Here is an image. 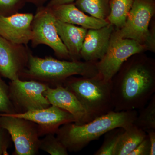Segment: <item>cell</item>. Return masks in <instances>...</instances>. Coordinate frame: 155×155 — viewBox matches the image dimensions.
Wrapping results in <instances>:
<instances>
[{"label": "cell", "mask_w": 155, "mask_h": 155, "mask_svg": "<svg viewBox=\"0 0 155 155\" xmlns=\"http://www.w3.org/2000/svg\"><path fill=\"white\" fill-rule=\"evenodd\" d=\"M111 79L116 112L140 110L155 92L154 70L145 61H125Z\"/></svg>", "instance_id": "cell-1"}, {"label": "cell", "mask_w": 155, "mask_h": 155, "mask_svg": "<svg viewBox=\"0 0 155 155\" xmlns=\"http://www.w3.org/2000/svg\"><path fill=\"white\" fill-rule=\"evenodd\" d=\"M137 114L136 110L113 111L81 125L74 122L64 124L55 134L68 151L77 152L109 130L116 127L125 129L133 124Z\"/></svg>", "instance_id": "cell-2"}, {"label": "cell", "mask_w": 155, "mask_h": 155, "mask_svg": "<svg viewBox=\"0 0 155 155\" xmlns=\"http://www.w3.org/2000/svg\"><path fill=\"white\" fill-rule=\"evenodd\" d=\"M96 63L61 61L51 56L39 58L31 52L27 67L22 71L19 78L37 81L50 87H55L63 85L67 78L73 75L93 77L99 75Z\"/></svg>", "instance_id": "cell-3"}, {"label": "cell", "mask_w": 155, "mask_h": 155, "mask_svg": "<svg viewBox=\"0 0 155 155\" xmlns=\"http://www.w3.org/2000/svg\"><path fill=\"white\" fill-rule=\"evenodd\" d=\"M63 86L72 92L86 112L87 122L114 111L111 80L100 75L67 78Z\"/></svg>", "instance_id": "cell-4"}, {"label": "cell", "mask_w": 155, "mask_h": 155, "mask_svg": "<svg viewBox=\"0 0 155 155\" xmlns=\"http://www.w3.org/2000/svg\"><path fill=\"white\" fill-rule=\"evenodd\" d=\"M154 11L153 0H134L125 24L117 29L119 35L153 49L154 38L150 32L149 25Z\"/></svg>", "instance_id": "cell-5"}, {"label": "cell", "mask_w": 155, "mask_h": 155, "mask_svg": "<svg viewBox=\"0 0 155 155\" xmlns=\"http://www.w3.org/2000/svg\"><path fill=\"white\" fill-rule=\"evenodd\" d=\"M147 48L134 40L122 38L118 31H114L107 53L96 63L99 74L104 80L111 81L125 61Z\"/></svg>", "instance_id": "cell-6"}, {"label": "cell", "mask_w": 155, "mask_h": 155, "mask_svg": "<svg viewBox=\"0 0 155 155\" xmlns=\"http://www.w3.org/2000/svg\"><path fill=\"white\" fill-rule=\"evenodd\" d=\"M0 127L8 131L14 143L13 154L35 155L38 153L41 136L35 123L10 114H1Z\"/></svg>", "instance_id": "cell-7"}, {"label": "cell", "mask_w": 155, "mask_h": 155, "mask_svg": "<svg viewBox=\"0 0 155 155\" xmlns=\"http://www.w3.org/2000/svg\"><path fill=\"white\" fill-rule=\"evenodd\" d=\"M56 18L50 8H37L31 23V45H45L51 48L58 58L70 59L69 52L59 36L55 25Z\"/></svg>", "instance_id": "cell-8"}, {"label": "cell", "mask_w": 155, "mask_h": 155, "mask_svg": "<svg viewBox=\"0 0 155 155\" xmlns=\"http://www.w3.org/2000/svg\"><path fill=\"white\" fill-rule=\"evenodd\" d=\"M8 85L10 98L17 114L47 108L51 105L44 95V92L49 86L45 84L18 78L11 81Z\"/></svg>", "instance_id": "cell-9"}, {"label": "cell", "mask_w": 155, "mask_h": 155, "mask_svg": "<svg viewBox=\"0 0 155 155\" xmlns=\"http://www.w3.org/2000/svg\"><path fill=\"white\" fill-rule=\"evenodd\" d=\"M30 53L27 46L13 43L0 36V75L10 81L19 78L27 67Z\"/></svg>", "instance_id": "cell-10"}, {"label": "cell", "mask_w": 155, "mask_h": 155, "mask_svg": "<svg viewBox=\"0 0 155 155\" xmlns=\"http://www.w3.org/2000/svg\"><path fill=\"white\" fill-rule=\"evenodd\" d=\"M27 119L38 126L41 136L48 134H55L59 127L67 123H75L74 116L65 110L55 106L22 113L11 114Z\"/></svg>", "instance_id": "cell-11"}, {"label": "cell", "mask_w": 155, "mask_h": 155, "mask_svg": "<svg viewBox=\"0 0 155 155\" xmlns=\"http://www.w3.org/2000/svg\"><path fill=\"white\" fill-rule=\"evenodd\" d=\"M32 13H16L11 16H0V36L8 41L27 45L32 38Z\"/></svg>", "instance_id": "cell-12"}, {"label": "cell", "mask_w": 155, "mask_h": 155, "mask_svg": "<svg viewBox=\"0 0 155 155\" xmlns=\"http://www.w3.org/2000/svg\"><path fill=\"white\" fill-rule=\"evenodd\" d=\"M114 25H107L96 29H89L84 41L80 57L87 62L99 61L105 55L110 45Z\"/></svg>", "instance_id": "cell-13"}, {"label": "cell", "mask_w": 155, "mask_h": 155, "mask_svg": "<svg viewBox=\"0 0 155 155\" xmlns=\"http://www.w3.org/2000/svg\"><path fill=\"white\" fill-rule=\"evenodd\" d=\"M44 95L51 105L56 106L69 112L74 116L75 124L87 123L86 112L75 95L63 85L48 87Z\"/></svg>", "instance_id": "cell-14"}, {"label": "cell", "mask_w": 155, "mask_h": 155, "mask_svg": "<svg viewBox=\"0 0 155 155\" xmlns=\"http://www.w3.org/2000/svg\"><path fill=\"white\" fill-rule=\"evenodd\" d=\"M49 8L58 20L73 25H79L87 29H99L110 23L106 20L86 15L78 8L74 3Z\"/></svg>", "instance_id": "cell-15"}, {"label": "cell", "mask_w": 155, "mask_h": 155, "mask_svg": "<svg viewBox=\"0 0 155 155\" xmlns=\"http://www.w3.org/2000/svg\"><path fill=\"white\" fill-rule=\"evenodd\" d=\"M55 25L59 36L69 52L70 59L72 61H79L87 29L57 19Z\"/></svg>", "instance_id": "cell-16"}, {"label": "cell", "mask_w": 155, "mask_h": 155, "mask_svg": "<svg viewBox=\"0 0 155 155\" xmlns=\"http://www.w3.org/2000/svg\"><path fill=\"white\" fill-rule=\"evenodd\" d=\"M124 129L116 146L114 155H129L147 136L145 131L133 124Z\"/></svg>", "instance_id": "cell-17"}, {"label": "cell", "mask_w": 155, "mask_h": 155, "mask_svg": "<svg viewBox=\"0 0 155 155\" xmlns=\"http://www.w3.org/2000/svg\"><path fill=\"white\" fill-rule=\"evenodd\" d=\"M134 0H110V11L107 18L109 22L117 29L125 24Z\"/></svg>", "instance_id": "cell-18"}, {"label": "cell", "mask_w": 155, "mask_h": 155, "mask_svg": "<svg viewBox=\"0 0 155 155\" xmlns=\"http://www.w3.org/2000/svg\"><path fill=\"white\" fill-rule=\"evenodd\" d=\"M110 0H75V5L84 13L106 20L110 13Z\"/></svg>", "instance_id": "cell-19"}, {"label": "cell", "mask_w": 155, "mask_h": 155, "mask_svg": "<svg viewBox=\"0 0 155 155\" xmlns=\"http://www.w3.org/2000/svg\"><path fill=\"white\" fill-rule=\"evenodd\" d=\"M133 122L134 125L146 131L155 129V95L151 98L144 107L140 109Z\"/></svg>", "instance_id": "cell-20"}, {"label": "cell", "mask_w": 155, "mask_h": 155, "mask_svg": "<svg viewBox=\"0 0 155 155\" xmlns=\"http://www.w3.org/2000/svg\"><path fill=\"white\" fill-rule=\"evenodd\" d=\"M124 131L122 127H116L107 131L104 134L103 144L94 155H114L116 146Z\"/></svg>", "instance_id": "cell-21"}, {"label": "cell", "mask_w": 155, "mask_h": 155, "mask_svg": "<svg viewBox=\"0 0 155 155\" xmlns=\"http://www.w3.org/2000/svg\"><path fill=\"white\" fill-rule=\"evenodd\" d=\"M55 134H48L40 140L39 149L51 155H68V150Z\"/></svg>", "instance_id": "cell-22"}, {"label": "cell", "mask_w": 155, "mask_h": 155, "mask_svg": "<svg viewBox=\"0 0 155 155\" xmlns=\"http://www.w3.org/2000/svg\"><path fill=\"white\" fill-rule=\"evenodd\" d=\"M2 77L0 75V115L17 114L10 98L9 85Z\"/></svg>", "instance_id": "cell-23"}, {"label": "cell", "mask_w": 155, "mask_h": 155, "mask_svg": "<svg viewBox=\"0 0 155 155\" xmlns=\"http://www.w3.org/2000/svg\"><path fill=\"white\" fill-rule=\"evenodd\" d=\"M26 3L24 0H0V16L6 17L18 13Z\"/></svg>", "instance_id": "cell-24"}, {"label": "cell", "mask_w": 155, "mask_h": 155, "mask_svg": "<svg viewBox=\"0 0 155 155\" xmlns=\"http://www.w3.org/2000/svg\"><path fill=\"white\" fill-rule=\"evenodd\" d=\"M11 136L5 128L0 127V155H8L12 142Z\"/></svg>", "instance_id": "cell-25"}, {"label": "cell", "mask_w": 155, "mask_h": 155, "mask_svg": "<svg viewBox=\"0 0 155 155\" xmlns=\"http://www.w3.org/2000/svg\"><path fill=\"white\" fill-rule=\"evenodd\" d=\"M150 145L147 135L129 155H150Z\"/></svg>", "instance_id": "cell-26"}, {"label": "cell", "mask_w": 155, "mask_h": 155, "mask_svg": "<svg viewBox=\"0 0 155 155\" xmlns=\"http://www.w3.org/2000/svg\"><path fill=\"white\" fill-rule=\"evenodd\" d=\"M147 135L150 145V155H155V129L146 131Z\"/></svg>", "instance_id": "cell-27"}, {"label": "cell", "mask_w": 155, "mask_h": 155, "mask_svg": "<svg viewBox=\"0 0 155 155\" xmlns=\"http://www.w3.org/2000/svg\"><path fill=\"white\" fill-rule=\"evenodd\" d=\"M75 1V0H50L46 6L48 8H52L65 4L73 3Z\"/></svg>", "instance_id": "cell-28"}, {"label": "cell", "mask_w": 155, "mask_h": 155, "mask_svg": "<svg viewBox=\"0 0 155 155\" xmlns=\"http://www.w3.org/2000/svg\"><path fill=\"white\" fill-rule=\"evenodd\" d=\"M26 3H31L37 8L43 6L45 3L50 0H24Z\"/></svg>", "instance_id": "cell-29"}]
</instances>
